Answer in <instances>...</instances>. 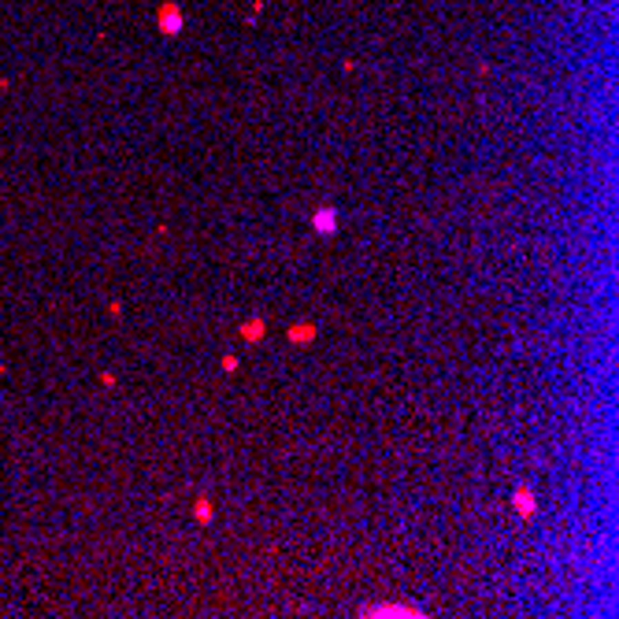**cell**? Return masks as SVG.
Here are the masks:
<instances>
[{
    "label": "cell",
    "instance_id": "obj_1",
    "mask_svg": "<svg viewBox=\"0 0 619 619\" xmlns=\"http://www.w3.org/2000/svg\"><path fill=\"white\" fill-rule=\"evenodd\" d=\"M512 512L523 516V519H530L538 512V497H534V489H530V486H519L512 494Z\"/></svg>",
    "mask_w": 619,
    "mask_h": 619
},
{
    "label": "cell",
    "instance_id": "obj_2",
    "mask_svg": "<svg viewBox=\"0 0 619 619\" xmlns=\"http://www.w3.org/2000/svg\"><path fill=\"white\" fill-rule=\"evenodd\" d=\"M312 230L323 234V238L338 234V208H319L316 215H312Z\"/></svg>",
    "mask_w": 619,
    "mask_h": 619
},
{
    "label": "cell",
    "instance_id": "obj_3",
    "mask_svg": "<svg viewBox=\"0 0 619 619\" xmlns=\"http://www.w3.org/2000/svg\"><path fill=\"white\" fill-rule=\"evenodd\" d=\"M316 323H293V327L286 330V338L293 341V345H312V341H316Z\"/></svg>",
    "mask_w": 619,
    "mask_h": 619
},
{
    "label": "cell",
    "instance_id": "obj_4",
    "mask_svg": "<svg viewBox=\"0 0 619 619\" xmlns=\"http://www.w3.org/2000/svg\"><path fill=\"white\" fill-rule=\"evenodd\" d=\"M263 334H267V323H263L260 316H252V319L241 323V341H245V345H256Z\"/></svg>",
    "mask_w": 619,
    "mask_h": 619
},
{
    "label": "cell",
    "instance_id": "obj_5",
    "mask_svg": "<svg viewBox=\"0 0 619 619\" xmlns=\"http://www.w3.org/2000/svg\"><path fill=\"white\" fill-rule=\"evenodd\" d=\"M367 616H423V612L408 608V605H375V608H367Z\"/></svg>",
    "mask_w": 619,
    "mask_h": 619
},
{
    "label": "cell",
    "instance_id": "obj_6",
    "mask_svg": "<svg viewBox=\"0 0 619 619\" xmlns=\"http://www.w3.org/2000/svg\"><path fill=\"white\" fill-rule=\"evenodd\" d=\"M212 516H215L212 497H196V505H193V519H196V523H212Z\"/></svg>",
    "mask_w": 619,
    "mask_h": 619
},
{
    "label": "cell",
    "instance_id": "obj_7",
    "mask_svg": "<svg viewBox=\"0 0 619 619\" xmlns=\"http://www.w3.org/2000/svg\"><path fill=\"white\" fill-rule=\"evenodd\" d=\"M160 26H163L167 34H174V30H179V26H182V19H179V8H174V4H167L163 12H160Z\"/></svg>",
    "mask_w": 619,
    "mask_h": 619
},
{
    "label": "cell",
    "instance_id": "obj_8",
    "mask_svg": "<svg viewBox=\"0 0 619 619\" xmlns=\"http://www.w3.org/2000/svg\"><path fill=\"white\" fill-rule=\"evenodd\" d=\"M238 367H241V360H238V356H223V371H227V375H234Z\"/></svg>",
    "mask_w": 619,
    "mask_h": 619
}]
</instances>
